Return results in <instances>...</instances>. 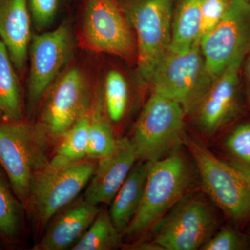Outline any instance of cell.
Wrapping results in <instances>:
<instances>
[{"mask_svg": "<svg viewBox=\"0 0 250 250\" xmlns=\"http://www.w3.org/2000/svg\"><path fill=\"white\" fill-rule=\"evenodd\" d=\"M89 123L90 111L62 135L54 147L49 159L51 165H70L88 159Z\"/></svg>", "mask_w": 250, "mask_h": 250, "instance_id": "cell-21", "label": "cell"}, {"mask_svg": "<svg viewBox=\"0 0 250 250\" xmlns=\"http://www.w3.org/2000/svg\"><path fill=\"white\" fill-rule=\"evenodd\" d=\"M123 234L107 210H100L93 223L71 250H113L122 247Z\"/></svg>", "mask_w": 250, "mask_h": 250, "instance_id": "cell-22", "label": "cell"}, {"mask_svg": "<svg viewBox=\"0 0 250 250\" xmlns=\"http://www.w3.org/2000/svg\"><path fill=\"white\" fill-rule=\"evenodd\" d=\"M98 161L85 159L64 166L48 165L31 179L25 208L38 234L51 219L76 200L93 177Z\"/></svg>", "mask_w": 250, "mask_h": 250, "instance_id": "cell-1", "label": "cell"}, {"mask_svg": "<svg viewBox=\"0 0 250 250\" xmlns=\"http://www.w3.org/2000/svg\"><path fill=\"white\" fill-rule=\"evenodd\" d=\"M81 35L92 52L125 59L136 54L134 31L117 0H85Z\"/></svg>", "mask_w": 250, "mask_h": 250, "instance_id": "cell-10", "label": "cell"}, {"mask_svg": "<svg viewBox=\"0 0 250 250\" xmlns=\"http://www.w3.org/2000/svg\"><path fill=\"white\" fill-rule=\"evenodd\" d=\"M175 0H126L121 4L134 31L138 75L150 83L158 62L170 47Z\"/></svg>", "mask_w": 250, "mask_h": 250, "instance_id": "cell-5", "label": "cell"}, {"mask_svg": "<svg viewBox=\"0 0 250 250\" xmlns=\"http://www.w3.org/2000/svg\"><path fill=\"white\" fill-rule=\"evenodd\" d=\"M230 1L231 0H202L200 41L220 22L228 9Z\"/></svg>", "mask_w": 250, "mask_h": 250, "instance_id": "cell-25", "label": "cell"}, {"mask_svg": "<svg viewBox=\"0 0 250 250\" xmlns=\"http://www.w3.org/2000/svg\"><path fill=\"white\" fill-rule=\"evenodd\" d=\"M48 149L35 125L0 122V165L24 207L34 174L48 165Z\"/></svg>", "mask_w": 250, "mask_h": 250, "instance_id": "cell-6", "label": "cell"}, {"mask_svg": "<svg viewBox=\"0 0 250 250\" xmlns=\"http://www.w3.org/2000/svg\"><path fill=\"white\" fill-rule=\"evenodd\" d=\"M246 248V242L233 229H221L214 236H211L200 250H237Z\"/></svg>", "mask_w": 250, "mask_h": 250, "instance_id": "cell-28", "label": "cell"}, {"mask_svg": "<svg viewBox=\"0 0 250 250\" xmlns=\"http://www.w3.org/2000/svg\"><path fill=\"white\" fill-rule=\"evenodd\" d=\"M226 147L233 156L250 165V123L237 126L227 139Z\"/></svg>", "mask_w": 250, "mask_h": 250, "instance_id": "cell-26", "label": "cell"}, {"mask_svg": "<svg viewBox=\"0 0 250 250\" xmlns=\"http://www.w3.org/2000/svg\"><path fill=\"white\" fill-rule=\"evenodd\" d=\"M93 100L88 82L78 67H71L57 77L41 102L34 124L49 148L54 147L62 135L90 111Z\"/></svg>", "mask_w": 250, "mask_h": 250, "instance_id": "cell-7", "label": "cell"}, {"mask_svg": "<svg viewBox=\"0 0 250 250\" xmlns=\"http://www.w3.org/2000/svg\"><path fill=\"white\" fill-rule=\"evenodd\" d=\"M216 224L214 213L203 200L184 197L153 226L152 241L162 250L200 249Z\"/></svg>", "mask_w": 250, "mask_h": 250, "instance_id": "cell-9", "label": "cell"}, {"mask_svg": "<svg viewBox=\"0 0 250 250\" xmlns=\"http://www.w3.org/2000/svg\"><path fill=\"white\" fill-rule=\"evenodd\" d=\"M98 205L78 200L58 212L47 224L32 250H65L71 248L93 223L100 211Z\"/></svg>", "mask_w": 250, "mask_h": 250, "instance_id": "cell-15", "label": "cell"}, {"mask_svg": "<svg viewBox=\"0 0 250 250\" xmlns=\"http://www.w3.org/2000/svg\"><path fill=\"white\" fill-rule=\"evenodd\" d=\"M8 49L0 39V118L4 121H24L21 83Z\"/></svg>", "mask_w": 250, "mask_h": 250, "instance_id": "cell-18", "label": "cell"}, {"mask_svg": "<svg viewBox=\"0 0 250 250\" xmlns=\"http://www.w3.org/2000/svg\"><path fill=\"white\" fill-rule=\"evenodd\" d=\"M202 0H181L173 16L169 49L184 51L200 42Z\"/></svg>", "mask_w": 250, "mask_h": 250, "instance_id": "cell-19", "label": "cell"}, {"mask_svg": "<svg viewBox=\"0 0 250 250\" xmlns=\"http://www.w3.org/2000/svg\"><path fill=\"white\" fill-rule=\"evenodd\" d=\"M248 1H250V0H248Z\"/></svg>", "mask_w": 250, "mask_h": 250, "instance_id": "cell-30", "label": "cell"}, {"mask_svg": "<svg viewBox=\"0 0 250 250\" xmlns=\"http://www.w3.org/2000/svg\"><path fill=\"white\" fill-rule=\"evenodd\" d=\"M138 161L130 138L117 139L113 152L98 161L83 199L95 205H109Z\"/></svg>", "mask_w": 250, "mask_h": 250, "instance_id": "cell-14", "label": "cell"}, {"mask_svg": "<svg viewBox=\"0 0 250 250\" xmlns=\"http://www.w3.org/2000/svg\"><path fill=\"white\" fill-rule=\"evenodd\" d=\"M24 207L0 171V238L16 241L21 234Z\"/></svg>", "mask_w": 250, "mask_h": 250, "instance_id": "cell-23", "label": "cell"}, {"mask_svg": "<svg viewBox=\"0 0 250 250\" xmlns=\"http://www.w3.org/2000/svg\"><path fill=\"white\" fill-rule=\"evenodd\" d=\"M29 46L28 100L34 109L71 59L75 41L70 27L62 24L54 30L34 36Z\"/></svg>", "mask_w": 250, "mask_h": 250, "instance_id": "cell-12", "label": "cell"}, {"mask_svg": "<svg viewBox=\"0 0 250 250\" xmlns=\"http://www.w3.org/2000/svg\"><path fill=\"white\" fill-rule=\"evenodd\" d=\"M60 0H27L31 19L37 29H44L53 22Z\"/></svg>", "mask_w": 250, "mask_h": 250, "instance_id": "cell-27", "label": "cell"}, {"mask_svg": "<svg viewBox=\"0 0 250 250\" xmlns=\"http://www.w3.org/2000/svg\"><path fill=\"white\" fill-rule=\"evenodd\" d=\"M185 115L178 103L152 93L130 138L139 161L159 160L179 149L186 136Z\"/></svg>", "mask_w": 250, "mask_h": 250, "instance_id": "cell-8", "label": "cell"}, {"mask_svg": "<svg viewBox=\"0 0 250 250\" xmlns=\"http://www.w3.org/2000/svg\"><path fill=\"white\" fill-rule=\"evenodd\" d=\"M106 114L103 93L98 92L90 111L88 159L100 160L113 152L117 139Z\"/></svg>", "mask_w": 250, "mask_h": 250, "instance_id": "cell-20", "label": "cell"}, {"mask_svg": "<svg viewBox=\"0 0 250 250\" xmlns=\"http://www.w3.org/2000/svg\"><path fill=\"white\" fill-rule=\"evenodd\" d=\"M149 161H138L110 203L108 210L115 226L124 235L142 201Z\"/></svg>", "mask_w": 250, "mask_h": 250, "instance_id": "cell-17", "label": "cell"}, {"mask_svg": "<svg viewBox=\"0 0 250 250\" xmlns=\"http://www.w3.org/2000/svg\"><path fill=\"white\" fill-rule=\"evenodd\" d=\"M31 18L27 0H0V39L19 72L24 70L27 62Z\"/></svg>", "mask_w": 250, "mask_h": 250, "instance_id": "cell-16", "label": "cell"}, {"mask_svg": "<svg viewBox=\"0 0 250 250\" xmlns=\"http://www.w3.org/2000/svg\"><path fill=\"white\" fill-rule=\"evenodd\" d=\"M213 82L198 42L184 51L168 48L158 62L150 83L152 93L173 100L188 114L195 111Z\"/></svg>", "mask_w": 250, "mask_h": 250, "instance_id": "cell-4", "label": "cell"}, {"mask_svg": "<svg viewBox=\"0 0 250 250\" xmlns=\"http://www.w3.org/2000/svg\"><path fill=\"white\" fill-rule=\"evenodd\" d=\"M190 181L188 165L179 149L149 162L142 201L124 235L134 238L152 229L185 197Z\"/></svg>", "mask_w": 250, "mask_h": 250, "instance_id": "cell-2", "label": "cell"}, {"mask_svg": "<svg viewBox=\"0 0 250 250\" xmlns=\"http://www.w3.org/2000/svg\"><path fill=\"white\" fill-rule=\"evenodd\" d=\"M184 145L196 165L202 187L212 201L236 223L250 218V172L220 161L196 139L186 136Z\"/></svg>", "mask_w": 250, "mask_h": 250, "instance_id": "cell-3", "label": "cell"}, {"mask_svg": "<svg viewBox=\"0 0 250 250\" xmlns=\"http://www.w3.org/2000/svg\"><path fill=\"white\" fill-rule=\"evenodd\" d=\"M243 52L213 81L193 113L199 128L212 135L233 121L241 110L240 88Z\"/></svg>", "mask_w": 250, "mask_h": 250, "instance_id": "cell-13", "label": "cell"}, {"mask_svg": "<svg viewBox=\"0 0 250 250\" xmlns=\"http://www.w3.org/2000/svg\"><path fill=\"white\" fill-rule=\"evenodd\" d=\"M241 77L244 83L247 104L250 111V49L242 64Z\"/></svg>", "mask_w": 250, "mask_h": 250, "instance_id": "cell-29", "label": "cell"}, {"mask_svg": "<svg viewBox=\"0 0 250 250\" xmlns=\"http://www.w3.org/2000/svg\"><path fill=\"white\" fill-rule=\"evenodd\" d=\"M207 71L213 81L239 54L250 49V1L231 0L220 22L200 41Z\"/></svg>", "mask_w": 250, "mask_h": 250, "instance_id": "cell-11", "label": "cell"}, {"mask_svg": "<svg viewBox=\"0 0 250 250\" xmlns=\"http://www.w3.org/2000/svg\"><path fill=\"white\" fill-rule=\"evenodd\" d=\"M104 103L110 121L123 119L129 103V88L124 76L117 70L108 72L105 80Z\"/></svg>", "mask_w": 250, "mask_h": 250, "instance_id": "cell-24", "label": "cell"}]
</instances>
